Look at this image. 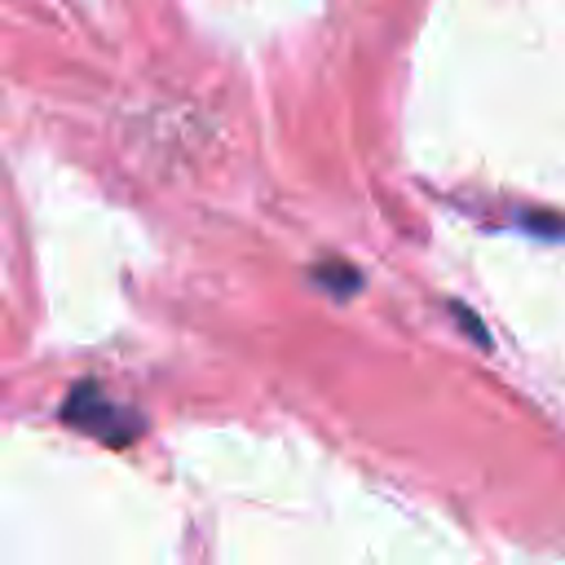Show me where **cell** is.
Instances as JSON below:
<instances>
[{
  "label": "cell",
  "mask_w": 565,
  "mask_h": 565,
  "mask_svg": "<svg viewBox=\"0 0 565 565\" xmlns=\"http://www.w3.org/2000/svg\"><path fill=\"white\" fill-rule=\"evenodd\" d=\"M318 278L335 291H358V274L353 269H335V265H318Z\"/></svg>",
  "instance_id": "obj_2"
},
{
  "label": "cell",
  "mask_w": 565,
  "mask_h": 565,
  "mask_svg": "<svg viewBox=\"0 0 565 565\" xmlns=\"http://www.w3.org/2000/svg\"><path fill=\"white\" fill-rule=\"evenodd\" d=\"M62 419H66L71 428H79V433L106 441V446H128V441L146 428L141 415H132L128 406L102 397L93 384H79V388L66 393V402H62Z\"/></svg>",
  "instance_id": "obj_1"
}]
</instances>
